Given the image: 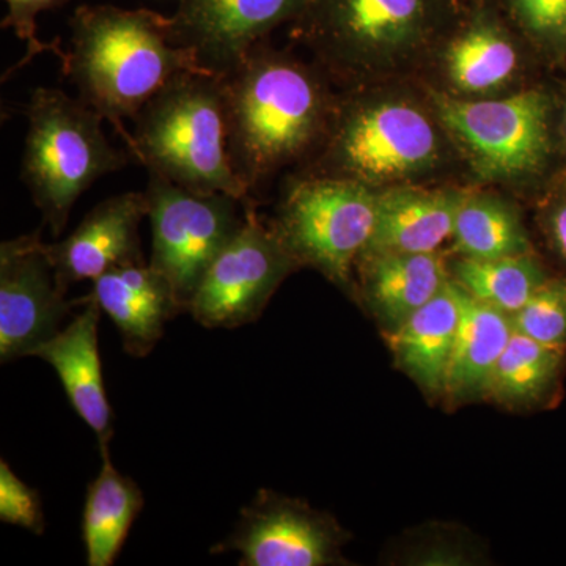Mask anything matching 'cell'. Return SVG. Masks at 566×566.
<instances>
[{
  "mask_svg": "<svg viewBox=\"0 0 566 566\" xmlns=\"http://www.w3.org/2000/svg\"><path fill=\"white\" fill-rule=\"evenodd\" d=\"M71 48L62 70L80 99L111 123L129 148L125 120L186 71H205L191 48L175 41L172 17L114 6H82L70 21Z\"/></svg>",
  "mask_w": 566,
  "mask_h": 566,
  "instance_id": "cell-1",
  "label": "cell"
},
{
  "mask_svg": "<svg viewBox=\"0 0 566 566\" xmlns=\"http://www.w3.org/2000/svg\"><path fill=\"white\" fill-rule=\"evenodd\" d=\"M222 84L230 159L249 193L326 136L329 98L301 63L256 44Z\"/></svg>",
  "mask_w": 566,
  "mask_h": 566,
  "instance_id": "cell-2",
  "label": "cell"
},
{
  "mask_svg": "<svg viewBox=\"0 0 566 566\" xmlns=\"http://www.w3.org/2000/svg\"><path fill=\"white\" fill-rule=\"evenodd\" d=\"M132 151L148 172L189 191L229 193L253 203L230 159L221 74L205 70L175 76L134 118Z\"/></svg>",
  "mask_w": 566,
  "mask_h": 566,
  "instance_id": "cell-3",
  "label": "cell"
},
{
  "mask_svg": "<svg viewBox=\"0 0 566 566\" xmlns=\"http://www.w3.org/2000/svg\"><path fill=\"white\" fill-rule=\"evenodd\" d=\"M25 117L22 180L57 238L82 193L104 175L123 169L128 158L104 136L102 115L61 88H35Z\"/></svg>",
  "mask_w": 566,
  "mask_h": 566,
  "instance_id": "cell-4",
  "label": "cell"
},
{
  "mask_svg": "<svg viewBox=\"0 0 566 566\" xmlns=\"http://www.w3.org/2000/svg\"><path fill=\"white\" fill-rule=\"evenodd\" d=\"M319 169L311 177L345 178L375 189L417 177L441 159L434 123L401 99L354 98L334 111Z\"/></svg>",
  "mask_w": 566,
  "mask_h": 566,
  "instance_id": "cell-5",
  "label": "cell"
},
{
  "mask_svg": "<svg viewBox=\"0 0 566 566\" xmlns=\"http://www.w3.org/2000/svg\"><path fill=\"white\" fill-rule=\"evenodd\" d=\"M378 216V189L345 178L307 177L283 197L275 234L300 266H312L353 292L357 259L370 243Z\"/></svg>",
  "mask_w": 566,
  "mask_h": 566,
  "instance_id": "cell-6",
  "label": "cell"
},
{
  "mask_svg": "<svg viewBox=\"0 0 566 566\" xmlns=\"http://www.w3.org/2000/svg\"><path fill=\"white\" fill-rule=\"evenodd\" d=\"M436 117L476 174L520 180L545 169L553 151V102L531 88L502 98L471 99L431 93Z\"/></svg>",
  "mask_w": 566,
  "mask_h": 566,
  "instance_id": "cell-7",
  "label": "cell"
},
{
  "mask_svg": "<svg viewBox=\"0 0 566 566\" xmlns=\"http://www.w3.org/2000/svg\"><path fill=\"white\" fill-rule=\"evenodd\" d=\"M150 264L172 285L182 311L216 256L229 244L245 218L243 200L229 193L189 191L158 174L148 172Z\"/></svg>",
  "mask_w": 566,
  "mask_h": 566,
  "instance_id": "cell-8",
  "label": "cell"
},
{
  "mask_svg": "<svg viewBox=\"0 0 566 566\" xmlns=\"http://www.w3.org/2000/svg\"><path fill=\"white\" fill-rule=\"evenodd\" d=\"M301 18L324 62L357 76L400 62L422 43L431 0H311Z\"/></svg>",
  "mask_w": 566,
  "mask_h": 566,
  "instance_id": "cell-9",
  "label": "cell"
},
{
  "mask_svg": "<svg viewBox=\"0 0 566 566\" xmlns=\"http://www.w3.org/2000/svg\"><path fill=\"white\" fill-rule=\"evenodd\" d=\"M300 263L262 221L255 203L245 207L243 226L216 256L189 305L205 327L234 329L256 322L281 283Z\"/></svg>",
  "mask_w": 566,
  "mask_h": 566,
  "instance_id": "cell-10",
  "label": "cell"
},
{
  "mask_svg": "<svg viewBox=\"0 0 566 566\" xmlns=\"http://www.w3.org/2000/svg\"><path fill=\"white\" fill-rule=\"evenodd\" d=\"M348 535L337 521L300 499L260 490L241 510L233 534L212 553L240 554L243 566L344 565Z\"/></svg>",
  "mask_w": 566,
  "mask_h": 566,
  "instance_id": "cell-11",
  "label": "cell"
},
{
  "mask_svg": "<svg viewBox=\"0 0 566 566\" xmlns=\"http://www.w3.org/2000/svg\"><path fill=\"white\" fill-rule=\"evenodd\" d=\"M55 279L41 232L0 245V360L32 356L62 329L80 300H69Z\"/></svg>",
  "mask_w": 566,
  "mask_h": 566,
  "instance_id": "cell-12",
  "label": "cell"
},
{
  "mask_svg": "<svg viewBox=\"0 0 566 566\" xmlns=\"http://www.w3.org/2000/svg\"><path fill=\"white\" fill-rule=\"evenodd\" d=\"M311 0H180L174 35L191 48L205 69L226 74L266 33L301 17Z\"/></svg>",
  "mask_w": 566,
  "mask_h": 566,
  "instance_id": "cell-13",
  "label": "cell"
},
{
  "mask_svg": "<svg viewBox=\"0 0 566 566\" xmlns=\"http://www.w3.org/2000/svg\"><path fill=\"white\" fill-rule=\"evenodd\" d=\"M148 216L147 196L126 192L96 205L76 229L46 244L55 279L63 292L82 281H96L125 264L145 263L139 227Z\"/></svg>",
  "mask_w": 566,
  "mask_h": 566,
  "instance_id": "cell-14",
  "label": "cell"
},
{
  "mask_svg": "<svg viewBox=\"0 0 566 566\" xmlns=\"http://www.w3.org/2000/svg\"><path fill=\"white\" fill-rule=\"evenodd\" d=\"M102 312L91 297H82L80 314L32 354L54 368L70 405L98 438L99 449L109 446L114 434L98 346Z\"/></svg>",
  "mask_w": 566,
  "mask_h": 566,
  "instance_id": "cell-15",
  "label": "cell"
},
{
  "mask_svg": "<svg viewBox=\"0 0 566 566\" xmlns=\"http://www.w3.org/2000/svg\"><path fill=\"white\" fill-rule=\"evenodd\" d=\"M87 296L109 315L123 348L133 357L148 356L161 340L166 323L185 312L172 285L150 263L107 271L93 281Z\"/></svg>",
  "mask_w": 566,
  "mask_h": 566,
  "instance_id": "cell-16",
  "label": "cell"
},
{
  "mask_svg": "<svg viewBox=\"0 0 566 566\" xmlns=\"http://www.w3.org/2000/svg\"><path fill=\"white\" fill-rule=\"evenodd\" d=\"M359 296L381 326L392 333L450 281V264L441 252L360 253Z\"/></svg>",
  "mask_w": 566,
  "mask_h": 566,
  "instance_id": "cell-17",
  "label": "cell"
},
{
  "mask_svg": "<svg viewBox=\"0 0 566 566\" xmlns=\"http://www.w3.org/2000/svg\"><path fill=\"white\" fill-rule=\"evenodd\" d=\"M465 197L457 189L394 185L378 189V216L363 253L439 252L452 240L457 212Z\"/></svg>",
  "mask_w": 566,
  "mask_h": 566,
  "instance_id": "cell-18",
  "label": "cell"
},
{
  "mask_svg": "<svg viewBox=\"0 0 566 566\" xmlns=\"http://www.w3.org/2000/svg\"><path fill=\"white\" fill-rule=\"evenodd\" d=\"M464 293L450 277L430 303L387 333L395 363L424 394L442 397Z\"/></svg>",
  "mask_w": 566,
  "mask_h": 566,
  "instance_id": "cell-19",
  "label": "cell"
},
{
  "mask_svg": "<svg viewBox=\"0 0 566 566\" xmlns=\"http://www.w3.org/2000/svg\"><path fill=\"white\" fill-rule=\"evenodd\" d=\"M464 293L442 397L452 405L486 398L499 359L513 335L510 315Z\"/></svg>",
  "mask_w": 566,
  "mask_h": 566,
  "instance_id": "cell-20",
  "label": "cell"
},
{
  "mask_svg": "<svg viewBox=\"0 0 566 566\" xmlns=\"http://www.w3.org/2000/svg\"><path fill=\"white\" fill-rule=\"evenodd\" d=\"M102 471L88 485L82 512V542L87 565L111 566L117 560L134 521L144 509L140 488L117 471L109 446L102 447Z\"/></svg>",
  "mask_w": 566,
  "mask_h": 566,
  "instance_id": "cell-21",
  "label": "cell"
},
{
  "mask_svg": "<svg viewBox=\"0 0 566 566\" xmlns=\"http://www.w3.org/2000/svg\"><path fill=\"white\" fill-rule=\"evenodd\" d=\"M447 77L455 91L485 96L505 88L520 69L513 41L495 22L479 20L458 33L444 54Z\"/></svg>",
  "mask_w": 566,
  "mask_h": 566,
  "instance_id": "cell-22",
  "label": "cell"
},
{
  "mask_svg": "<svg viewBox=\"0 0 566 566\" xmlns=\"http://www.w3.org/2000/svg\"><path fill=\"white\" fill-rule=\"evenodd\" d=\"M450 243L452 251L464 259L535 253L520 211L491 193L465 192Z\"/></svg>",
  "mask_w": 566,
  "mask_h": 566,
  "instance_id": "cell-23",
  "label": "cell"
},
{
  "mask_svg": "<svg viewBox=\"0 0 566 566\" xmlns=\"http://www.w3.org/2000/svg\"><path fill=\"white\" fill-rule=\"evenodd\" d=\"M565 349L513 331L499 359L486 398L506 408H532L551 397L560 379Z\"/></svg>",
  "mask_w": 566,
  "mask_h": 566,
  "instance_id": "cell-24",
  "label": "cell"
},
{
  "mask_svg": "<svg viewBox=\"0 0 566 566\" xmlns=\"http://www.w3.org/2000/svg\"><path fill=\"white\" fill-rule=\"evenodd\" d=\"M450 275L469 296L512 316L549 279L535 253L450 263Z\"/></svg>",
  "mask_w": 566,
  "mask_h": 566,
  "instance_id": "cell-25",
  "label": "cell"
},
{
  "mask_svg": "<svg viewBox=\"0 0 566 566\" xmlns=\"http://www.w3.org/2000/svg\"><path fill=\"white\" fill-rule=\"evenodd\" d=\"M510 318L516 333L539 344L566 348V277L549 275Z\"/></svg>",
  "mask_w": 566,
  "mask_h": 566,
  "instance_id": "cell-26",
  "label": "cell"
},
{
  "mask_svg": "<svg viewBox=\"0 0 566 566\" xmlns=\"http://www.w3.org/2000/svg\"><path fill=\"white\" fill-rule=\"evenodd\" d=\"M3 2L7 3V14L3 18L2 28L13 31L14 35L24 41L25 46H28L24 59L17 63L7 73V76L28 65L36 55L44 54V52H52V54L57 55L63 65L66 62V52L62 50L59 41L46 43V41L39 39V35H36V17L43 11L59 9L70 0H3Z\"/></svg>",
  "mask_w": 566,
  "mask_h": 566,
  "instance_id": "cell-27",
  "label": "cell"
},
{
  "mask_svg": "<svg viewBox=\"0 0 566 566\" xmlns=\"http://www.w3.org/2000/svg\"><path fill=\"white\" fill-rule=\"evenodd\" d=\"M517 21L545 50L566 55V0H510Z\"/></svg>",
  "mask_w": 566,
  "mask_h": 566,
  "instance_id": "cell-28",
  "label": "cell"
},
{
  "mask_svg": "<svg viewBox=\"0 0 566 566\" xmlns=\"http://www.w3.org/2000/svg\"><path fill=\"white\" fill-rule=\"evenodd\" d=\"M0 520L35 535L46 527L40 494L22 482L6 460L0 461Z\"/></svg>",
  "mask_w": 566,
  "mask_h": 566,
  "instance_id": "cell-29",
  "label": "cell"
},
{
  "mask_svg": "<svg viewBox=\"0 0 566 566\" xmlns=\"http://www.w3.org/2000/svg\"><path fill=\"white\" fill-rule=\"evenodd\" d=\"M538 223L547 248L566 266V181L551 189L543 200Z\"/></svg>",
  "mask_w": 566,
  "mask_h": 566,
  "instance_id": "cell-30",
  "label": "cell"
},
{
  "mask_svg": "<svg viewBox=\"0 0 566 566\" xmlns=\"http://www.w3.org/2000/svg\"><path fill=\"white\" fill-rule=\"evenodd\" d=\"M560 132L562 136H564V142L566 145V93L564 98V104H562V115H560Z\"/></svg>",
  "mask_w": 566,
  "mask_h": 566,
  "instance_id": "cell-31",
  "label": "cell"
}]
</instances>
